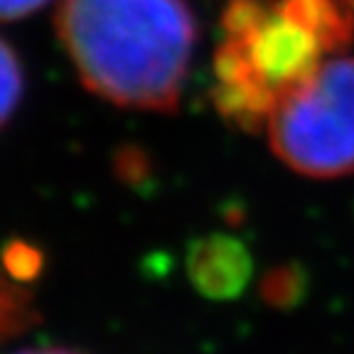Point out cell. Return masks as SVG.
Instances as JSON below:
<instances>
[{"instance_id": "obj_1", "label": "cell", "mask_w": 354, "mask_h": 354, "mask_svg": "<svg viewBox=\"0 0 354 354\" xmlns=\"http://www.w3.org/2000/svg\"><path fill=\"white\" fill-rule=\"evenodd\" d=\"M354 37L344 0H229L214 57V104L246 131L266 121Z\"/></svg>"}, {"instance_id": "obj_2", "label": "cell", "mask_w": 354, "mask_h": 354, "mask_svg": "<svg viewBox=\"0 0 354 354\" xmlns=\"http://www.w3.org/2000/svg\"><path fill=\"white\" fill-rule=\"evenodd\" d=\"M57 30L91 94L126 109H177L194 47L185 0H62Z\"/></svg>"}, {"instance_id": "obj_3", "label": "cell", "mask_w": 354, "mask_h": 354, "mask_svg": "<svg viewBox=\"0 0 354 354\" xmlns=\"http://www.w3.org/2000/svg\"><path fill=\"white\" fill-rule=\"evenodd\" d=\"M276 158L305 177L354 172V57L332 55L266 121Z\"/></svg>"}, {"instance_id": "obj_4", "label": "cell", "mask_w": 354, "mask_h": 354, "mask_svg": "<svg viewBox=\"0 0 354 354\" xmlns=\"http://www.w3.org/2000/svg\"><path fill=\"white\" fill-rule=\"evenodd\" d=\"M243 254H239L236 243L229 241H212L207 246H199L194 259V276L199 286L212 288L216 293L232 290L243 278Z\"/></svg>"}, {"instance_id": "obj_5", "label": "cell", "mask_w": 354, "mask_h": 354, "mask_svg": "<svg viewBox=\"0 0 354 354\" xmlns=\"http://www.w3.org/2000/svg\"><path fill=\"white\" fill-rule=\"evenodd\" d=\"M25 77H22V64L12 47L0 39V128L10 121L17 104L22 99Z\"/></svg>"}, {"instance_id": "obj_6", "label": "cell", "mask_w": 354, "mask_h": 354, "mask_svg": "<svg viewBox=\"0 0 354 354\" xmlns=\"http://www.w3.org/2000/svg\"><path fill=\"white\" fill-rule=\"evenodd\" d=\"M32 320V308H30L28 293L6 276H0V337L15 335L22 327H28Z\"/></svg>"}, {"instance_id": "obj_7", "label": "cell", "mask_w": 354, "mask_h": 354, "mask_svg": "<svg viewBox=\"0 0 354 354\" xmlns=\"http://www.w3.org/2000/svg\"><path fill=\"white\" fill-rule=\"evenodd\" d=\"M50 0H0V20H20L32 15L35 10Z\"/></svg>"}, {"instance_id": "obj_8", "label": "cell", "mask_w": 354, "mask_h": 354, "mask_svg": "<svg viewBox=\"0 0 354 354\" xmlns=\"http://www.w3.org/2000/svg\"><path fill=\"white\" fill-rule=\"evenodd\" d=\"M17 354H79V352L66 347H37V349H22Z\"/></svg>"}, {"instance_id": "obj_9", "label": "cell", "mask_w": 354, "mask_h": 354, "mask_svg": "<svg viewBox=\"0 0 354 354\" xmlns=\"http://www.w3.org/2000/svg\"><path fill=\"white\" fill-rule=\"evenodd\" d=\"M344 3H347V8H349V10L354 12V0H344Z\"/></svg>"}]
</instances>
